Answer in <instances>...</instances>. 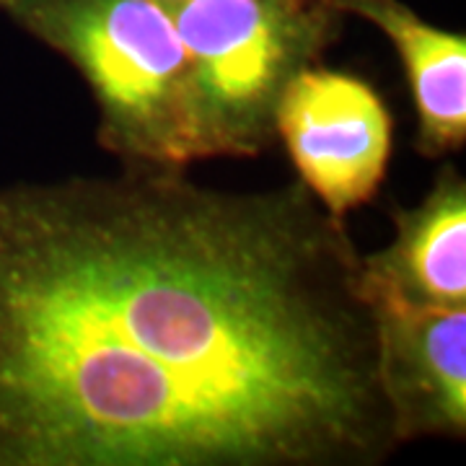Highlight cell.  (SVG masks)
Listing matches in <instances>:
<instances>
[{
  "instance_id": "obj_1",
  "label": "cell",
  "mask_w": 466,
  "mask_h": 466,
  "mask_svg": "<svg viewBox=\"0 0 466 466\" xmlns=\"http://www.w3.org/2000/svg\"><path fill=\"white\" fill-rule=\"evenodd\" d=\"M363 254L296 179L0 187V466H381Z\"/></svg>"
},
{
  "instance_id": "obj_5",
  "label": "cell",
  "mask_w": 466,
  "mask_h": 466,
  "mask_svg": "<svg viewBox=\"0 0 466 466\" xmlns=\"http://www.w3.org/2000/svg\"><path fill=\"white\" fill-rule=\"evenodd\" d=\"M376 319L379 383L400 446L466 435V309L368 300Z\"/></svg>"
},
{
  "instance_id": "obj_2",
  "label": "cell",
  "mask_w": 466,
  "mask_h": 466,
  "mask_svg": "<svg viewBox=\"0 0 466 466\" xmlns=\"http://www.w3.org/2000/svg\"><path fill=\"white\" fill-rule=\"evenodd\" d=\"M0 11L81 73L96 137L122 167L200 161L192 57L156 0H0Z\"/></svg>"
},
{
  "instance_id": "obj_3",
  "label": "cell",
  "mask_w": 466,
  "mask_h": 466,
  "mask_svg": "<svg viewBox=\"0 0 466 466\" xmlns=\"http://www.w3.org/2000/svg\"><path fill=\"white\" fill-rule=\"evenodd\" d=\"M192 57L202 158H251L278 140L288 84L334 45L329 0H179L164 5Z\"/></svg>"
},
{
  "instance_id": "obj_4",
  "label": "cell",
  "mask_w": 466,
  "mask_h": 466,
  "mask_svg": "<svg viewBox=\"0 0 466 466\" xmlns=\"http://www.w3.org/2000/svg\"><path fill=\"white\" fill-rule=\"evenodd\" d=\"M275 127L299 179L332 216L376 198L391 156V115L363 78L300 70L285 88Z\"/></svg>"
},
{
  "instance_id": "obj_8",
  "label": "cell",
  "mask_w": 466,
  "mask_h": 466,
  "mask_svg": "<svg viewBox=\"0 0 466 466\" xmlns=\"http://www.w3.org/2000/svg\"><path fill=\"white\" fill-rule=\"evenodd\" d=\"M158 5H171V3H179V0H156Z\"/></svg>"
},
{
  "instance_id": "obj_6",
  "label": "cell",
  "mask_w": 466,
  "mask_h": 466,
  "mask_svg": "<svg viewBox=\"0 0 466 466\" xmlns=\"http://www.w3.org/2000/svg\"><path fill=\"white\" fill-rule=\"evenodd\" d=\"M397 236L363 254V296L417 306L466 309V182L446 164L425 200L394 213Z\"/></svg>"
},
{
  "instance_id": "obj_7",
  "label": "cell",
  "mask_w": 466,
  "mask_h": 466,
  "mask_svg": "<svg viewBox=\"0 0 466 466\" xmlns=\"http://www.w3.org/2000/svg\"><path fill=\"white\" fill-rule=\"evenodd\" d=\"M379 26L397 47L417 109L415 148L441 158L466 143V39L422 21L401 0H329Z\"/></svg>"
}]
</instances>
